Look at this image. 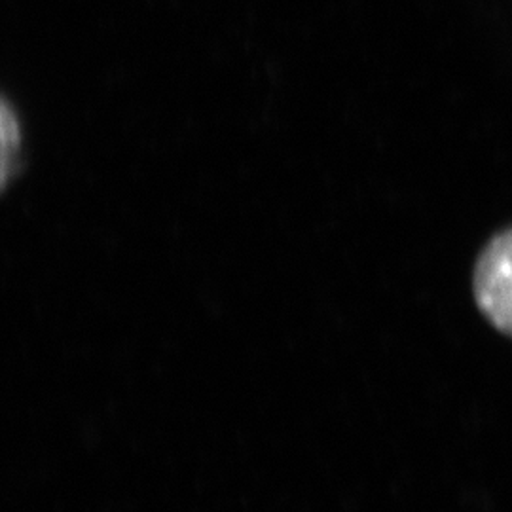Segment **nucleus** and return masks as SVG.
<instances>
[{"label":"nucleus","mask_w":512,"mask_h":512,"mask_svg":"<svg viewBox=\"0 0 512 512\" xmlns=\"http://www.w3.org/2000/svg\"><path fill=\"white\" fill-rule=\"evenodd\" d=\"M473 296L486 321L512 338V228L490 239L473 268Z\"/></svg>","instance_id":"nucleus-1"}]
</instances>
